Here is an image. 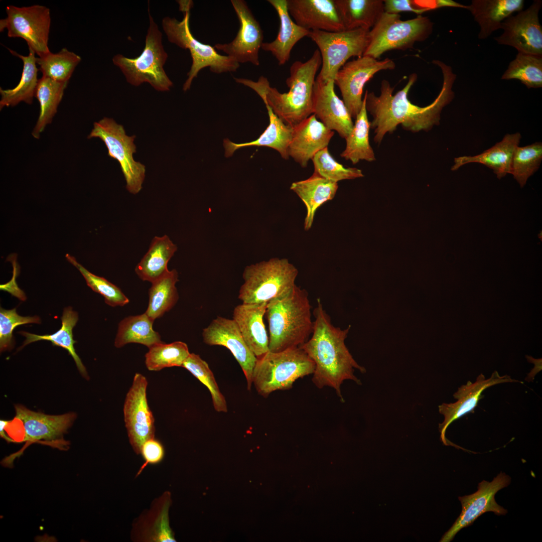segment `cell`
<instances>
[{
	"label": "cell",
	"instance_id": "cell-40",
	"mask_svg": "<svg viewBox=\"0 0 542 542\" xmlns=\"http://www.w3.org/2000/svg\"><path fill=\"white\" fill-rule=\"evenodd\" d=\"M81 60L80 56L64 48L58 53L50 52L37 57L36 61L42 77L59 82H69Z\"/></svg>",
	"mask_w": 542,
	"mask_h": 542
},
{
	"label": "cell",
	"instance_id": "cell-18",
	"mask_svg": "<svg viewBox=\"0 0 542 542\" xmlns=\"http://www.w3.org/2000/svg\"><path fill=\"white\" fill-rule=\"evenodd\" d=\"M519 381L511 378L508 375L500 376L497 371H494L490 377L486 379L483 374L478 376L474 382L467 381L465 385L459 387L453 394L457 401L453 403H443L439 406V413L444 418L443 422L439 424V430L440 439L446 446H457L446 438V432L449 425L466 414L471 412L477 406V403L482 397V392L493 385L506 382Z\"/></svg>",
	"mask_w": 542,
	"mask_h": 542
},
{
	"label": "cell",
	"instance_id": "cell-24",
	"mask_svg": "<svg viewBox=\"0 0 542 542\" xmlns=\"http://www.w3.org/2000/svg\"><path fill=\"white\" fill-rule=\"evenodd\" d=\"M15 408V419L23 424L25 432L23 441L58 439L66 432L76 418L73 413L49 415L32 411L20 404Z\"/></svg>",
	"mask_w": 542,
	"mask_h": 542
},
{
	"label": "cell",
	"instance_id": "cell-43",
	"mask_svg": "<svg viewBox=\"0 0 542 542\" xmlns=\"http://www.w3.org/2000/svg\"><path fill=\"white\" fill-rule=\"evenodd\" d=\"M183 367L191 372L210 392L214 409L218 412H227L225 398L221 392L215 377L207 363L199 355L190 353L183 364Z\"/></svg>",
	"mask_w": 542,
	"mask_h": 542
},
{
	"label": "cell",
	"instance_id": "cell-7",
	"mask_svg": "<svg viewBox=\"0 0 542 542\" xmlns=\"http://www.w3.org/2000/svg\"><path fill=\"white\" fill-rule=\"evenodd\" d=\"M148 13L149 27L142 53L133 58L117 54L112 62L129 84L138 86L146 82L157 91H167L173 85L164 68L168 54L162 44V34L150 13L149 7Z\"/></svg>",
	"mask_w": 542,
	"mask_h": 542
},
{
	"label": "cell",
	"instance_id": "cell-1",
	"mask_svg": "<svg viewBox=\"0 0 542 542\" xmlns=\"http://www.w3.org/2000/svg\"><path fill=\"white\" fill-rule=\"evenodd\" d=\"M432 63L438 66L443 74V85L436 98L430 104L424 107L412 103L409 99V92L417 79L415 73L410 75L408 83L401 90L393 94L394 87L383 80L381 82L380 94L366 93V108L372 117L370 127L374 129V141L379 145L386 133L394 131L401 125L408 131L414 132L429 131L440 123L443 109L453 99L452 90L456 75L452 67L445 63L434 60Z\"/></svg>",
	"mask_w": 542,
	"mask_h": 542
},
{
	"label": "cell",
	"instance_id": "cell-44",
	"mask_svg": "<svg viewBox=\"0 0 542 542\" xmlns=\"http://www.w3.org/2000/svg\"><path fill=\"white\" fill-rule=\"evenodd\" d=\"M65 256L68 261L80 272L87 286L94 292L102 295L107 305L112 307L123 306L129 303L127 297L117 286L105 279L90 273L73 256L69 254H66Z\"/></svg>",
	"mask_w": 542,
	"mask_h": 542
},
{
	"label": "cell",
	"instance_id": "cell-30",
	"mask_svg": "<svg viewBox=\"0 0 542 542\" xmlns=\"http://www.w3.org/2000/svg\"><path fill=\"white\" fill-rule=\"evenodd\" d=\"M269 123L265 130L256 140L245 143H234L228 139L223 140L225 156L231 157L238 149L250 146H264L277 151L286 160L289 158L288 150L291 142L293 127L285 123L268 105Z\"/></svg>",
	"mask_w": 542,
	"mask_h": 542
},
{
	"label": "cell",
	"instance_id": "cell-36",
	"mask_svg": "<svg viewBox=\"0 0 542 542\" xmlns=\"http://www.w3.org/2000/svg\"><path fill=\"white\" fill-rule=\"evenodd\" d=\"M154 321L145 313L124 318L119 323L114 340V346L120 348L127 344L134 343L148 348L163 342L160 334L153 328Z\"/></svg>",
	"mask_w": 542,
	"mask_h": 542
},
{
	"label": "cell",
	"instance_id": "cell-35",
	"mask_svg": "<svg viewBox=\"0 0 542 542\" xmlns=\"http://www.w3.org/2000/svg\"><path fill=\"white\" fill-rule=\"evenodd\" d=\"M366 93L363 98L361 108L355 118L353 128L345 139L346 147L340 154L346 160L353 164L360 160L372 162L375 160V154L369 141L370 122L369 121L366 108Z\"/></svg>",
	"mask_w": 542,
	"mask_h": 542
},
{
	"label": "cell",
	"instance_id": "cell-48",
	"mask_svg": "<svg viewBox=\"0 0 542 542\" xmlns=\"http://www.w3.org/2000/svg\"><path fill=\"white\" fill-rule=\"evenodd\" d=\"M384 12L396 14L402 12H412L419 15L426 11L420 8L416 1L412 0H385L383 1Z\"/></svg>",
	"mask_w": 542,
	"mask_h": 542
},
{
	"label": "cell",
	"instance_id": "cell-16",
	"mask_svg": "<svg viewBox=\"0 0 542 542\" xmlns=\"http://www.w3.org/2000/svg\"><path fill=\"white\" fill-rule=\"evenodd\" d=\"M541 6V1L535 0L526 10L505 19L501 25L503 33L494 39L518 52L542 55V27L538 18Z\"/></svg>",
	"mask_w": 542,
	"mask_h": 542
},
{
	"label": "cell",
	"instance_id": "cell-11",
	"mask_svg": "<svg viewBox=\"0 0 542 542\" xmlns=\"http://www.w3.org/2000/svg\"><path fill=\"white\" fill-rule=\"evenodd\" d=\"M93 138L101 139L107 149L108 156L118 162L127 191L133 194L138 193L142 188L146 168L133 158V154L136 152L133 143L136 136H127L122 125L112 118L104 117L94 123L87 138Z\"/></svg>",
	"mask_w": 542,
	"mask_h": 542
},
{
	"label": "cell",
	"instance_id": "cell-38",
	"mask_svg": "<svg viewBox=\"0 0 542 542\" xmlns=\"http://www.w3.org/2000/svg\"><path fill=\"white\" fill-rule=\"evenodd\" d=\"M178 281V272L173 269L152 283L145 313L153 321L170 311L177 302L179 295L176 284Z\"/></svg>",
	"mask_w": 542,
	"mask_h": 542
},
{
	"label": "cell",
	"instance_id": "cell-19",
	"mask_svg": "<svg viewBox=\"0 0 542 542\" xmlns=\"http://www.w3.org/2000/svg\"><path fill=\"white\" fill-rule=\"evenodd\" d=\"M202 337L207 345L223 346L230 351L241 367L247 389L250 390L257 358L247 345L234 320L217 317L203 330Z\"/></svg>",
	"mask_w": 542,
	"mask_h": 542
},
{
	"label": "cell",
	"instance_id": "cell-17",
	"mask_svg": "<svg viewBox=\"0 0 542 542\" xmlns=\"http://www.w3.org/2000/svg\"><path fill=\"white\" fill-rule=\"evenodd\" d=\"M231 3L239 21V31L232 41L216 44L214 48L223 51L239 64L249 62L258 66V53L263 43L262 30L245 1L231 0Z\"/></svg>",
	"mask_w": 542,
	"mask_h": 542
},
{
	"label": "cell",
	"instance_id": "cell-41",
	"mask_svg": "<svg viewBox=\"0 0 542 542\" xmlns=\"http://www.w3.org/2000/svg\"><path fill=\"white\" fill-rule=\"evenodd\" d=\"M187 345L181 341L166 344L164 342L149 348L145 364L150 371H159L173 366H182L190 354Z\"/></svg>",
	"mask_w": 542,
	"mask_h": 542
},
{
	"label": "cell",
	"instance_id": "cell-12",
	"mask_svg": "<svg viewBox=\"0 0 542 542\" xmlns=\"http://www.w3.org/2000/svg\"><path fill=\"white\" fill-rule=\"evenodd\" d=\"M6 11L7 17L0 20L1 32L7 29L9 37L24 39L38 57L50 52L48 40L51 15L48 8L39 5L22 7L10 5Z\"/></svg>",
	"mask_w": 542,
	"mask_h": 542
},
{
	"label": "cell",
	"instance_id": "cell-20",
	"mask_svg": "<svg viewBox=\"0 0 542 542\" xmlns=\"http://www.w3.org/2000/svg\"><path fill=\"white\" fill-rule=\"evenodd\" d=\"M334 81L316 77L313 95L312 112L328 128L346 139L351 132L352 117L343 100L336 95Z\"/></svg>",
	"mask_w": 542,
	"mask_h": 542
},
{
	"label": "cell",
	"instance_id": "cell-5",
	"mask_svg": "<svg viewBox=\"0 0 542 542\" xmlns=\"http://www.w3.org/2000/svg\"><path fill=\"white\" fill-rule=\"evenodd\" d=\"M178 2L180 11L184 13L182 20L166 17L162 20V25L168 41L181 48L188 49L191 56L192 63L183 86V90L190 89L193 79L203 68L209 67L211 72L217 74L236 71L240 66L236 61L228 56L219 54L214 47L199 41L191 33L189 20L193 2Z\"/></svg>",
	"mask_w": 542,
	"mask_h": 542
},
{
	"label": "cell",
	"instance_id": "cell-33",
	"mask_svg": "<svg viewBox=\"0 0 542 542\" xmlns=\"http://www.w3.org/2000/svg\"><path fill=\"white\" fill-rule=\"evenodd\" d=\"M177 250V245L168 235L155 236L148 251L136 266V274L143 281L152 283L169 270L168 262Z\"/></svg>",
	"mask_w": 542,
	"mask_h": 542
},
{
	"label": "cell",
	"instance_id": "cell-9",
	"mask_svg": "<svg viewBox=\"0 0 542 542\" xmlns=\"http://www.w3.org/2000/svg\"><path fill=\"white\" fill-rule=\"evenodd\" d=\"M433 23L422 15L406 21L396 14L384 12L369 31L368 44L363 56L377 59L385 52L412 48L432 34Z\"/></svg>",
	"mask_w": 542,
	"mask_h": 542
},
{
	"label": "cell",
	"instance_id": "cell-21",
	"mask_svg": "<svg viewBox=\"0 0 542 542\" xmlns=\"http://www.w3.org/2000/svg\"><path fill=\"white\" fill-rule=\"evenodd\" d=\"M287 3L294 21L307 30H345L334 0H287Z\"/></svg>",
	"mask_w": 542,
	"mask_h": 542
},
{
	"label": "cell",
	"instance_id": "cell-42",
	"mask_svg": "<svg viewBox=\"0 0 542 542\" xmlns=\"http://www.w3.org/2000/svg\"><path fill=\"white\" fill-rule=\"evenodd\" d=\"M542 160V144L536 142L515 149L511 165V174L521 188L539 169Z\"/></svg>",
	"mask_w": 542,
	"mask_h": 542
},
{
	"label": "cell",
	"instance_id": "cell-31",
	"mask_svg": "<svg viewBox=\"0 0 542 542\" xmlns=\"http://www.w3.org/2000/svg\"><path fill=\"white\" fill-rule=\"evenodd\" d=\"M345 30H370L384 13L382 0H334Z\"/></svg>",
	"mask_w": 542,
	"mask_h": 542
},
{
	"label": "cell",
	"instance_id": "cell-29",
	"mask_svg": "<svg viewBox=\"0 0 542 542\" xmlns=\"http://www.w3.org/2000/svg\"><path fill=\"white\" fill-rule=\"evenodd\" d=\"M338 188L337 183L328 180L315 172L309 178L292 184L290 189L300 197L306 207L305 230L311 228L316 210L324 203L334 198Z\"/></svg>",
	"mask_w": 542,
	"mask_h": 542
},
{
	"label": "cell",
	"instance_id": "cell-39",
	"mask_svg": "<svg viewBox=\"0 0 542 542\" xmlns=\"http://www.w3.org/2000/svg\"><path fill=\"white\" fill-rule=\"evenodd\" d=\"M501 79H517L528 88L542 87V55L518 52Z\"/></svg>",
	"mask_w": 542,
	"mask_h": 542
},
{
	"label": "cell",
	"instance_id": "cell-46",
	"mask_svg": "<svg viewBox=\"0 0 542 542\" xmlns=\"http://www.w3.org/2000/svg\"><path fill=\"white\" fill-rule=\"evenodd\" d=\"M41 319L37 316H22L16 309L0 310V349L1 351L11 350L14 345L13 335L14 329L18 326L30 323L40 324Z\"/></svg>",
	"mask_w": 542,
	"mask_h": 542
},
{
	"label": "cell",
	"instance_id": "cell-27",
	"mask_svg": "<svg viewBox=\"0 0 542 542\" xmlns=\"http://www.w3.org/2000/svg\"><path fill=\"white\" fill-rule=\"evenodd\" d=\"M524 4L523 0H472L467 10L479 26L478 38L486 39L501 29L502 22L522 10Z\"/></svg>",
	"mask_w": 542,
	"mask_h": 542
},
{
	"label": "cell",
	"instance_id": "cell-8",
	"mask_svg": "<svg viewBox=\"0 0 542 542\" xmlns=\"http://www.w3.org/2000/svg\"><path fill=\"white\" fill-rule=\"evenodd\" d=\"M298 275V269L286 258H272L247 265L238 299L242 303H267L291 291Z\"/></svg>",
	"mask_w": 542,
	"mask_h": 542
},
{
	"label": "cell",
	"instance_id": "cell-28",
	"mask_svg": "<svg viewBox=\"0 0 542 542\" xmlns=\"http://www.w3.org/2000/svg\"><path fill=\"white\" fill-rule=\"evenodd\" d=\"M520 139L521 134L519 132L506 134L501 141L479 155L455 158L451 170H457L469 163H479L492 169L498 179H500L507 174H510L513 154L518 147Z\"/></svg>",
	"mask_w": 542,
	"mask_h": 542
},
{
	"label": "cell",
	"instance_id": "cell-45",
	"mask_svg": "<svg viewBox=\"0 0 542 542\" xmlns=\"http://www.w3.org/2000/svg\"><path fill=\"white\" fill-rule=\"evenodd\" d=\"M312 161L314 167V172L336 183L363 176L361 170L356 168H346L337 162L329 152L328 148L318 152Z\"/></svg>",
	"mask_w": 542,
	"mask_h": 542
},
{
	"label": "cell",
	"instance_id": "cell-32",
	"mask_svg": "<svg viewBox=\"0 0 542 542\" xmlns=\"http://www.w3.org/2000/svg\"><path fill=\"white\" fill-rule=\"evenodd\" d=\"M8 49L12 54L22 60L23 69L20 82L16 86L9 89L0 88L1 110L5 107L15 106L22 101L31 104L33 98L35 97L39 81L37 77L38 69L37 67V57L34 51L29 48V55L23 56L14 50Z\"/></svg>",
	"mask_w": 542,
	"mask_h": 542
},
{
	"label": "cell",
	"instance_id": "cell-13",
	"mask_svg": "<svg viewBox=\"0 0 542 542\" xmlns=\"http://www.w3.org/2000/svg\"><path fill=\"white\" fill-rule=\"evenodd\" d=\"M394 62L389 58L378 61L367 56L346 62L336 73L334 84L339 87L352 118L355 119L363 103L362 93L365 84L378 72L393 70Z\"/></svg>",
	"mask_w": 542,
	"mask_h": 542
},
{
	"label": "cell",
	"instance_id": "cell-22",
	"mask_svg": "<svg viewBox=\"0 0 542 542\" xmlns=\"http://www.w3.org/2000/svg\"><path fill=\"white\" fill-rule=\"evenodd\" d=\"M334 134V131L328 128L312 114L293 127L288 156L305 168L318 152L327 148Z\"/></svg>",
	"mask_w": 542,
	"mask_h": 542
},
{
	"label": "cell",
	"instance_id": "cell-34",
	"mask_svg": "<svg viewBox=\"0 0 542 542\" xmlns=\"http://www.w3.org/2000/svg\"><path fill=\"white\" fill-rule=\"evenodd\" d=\"M78 319L77 312L74 311L71 307L69 306L64 308L61 317V327L55 333L42 335L24 331L19 332V333L26 338L20 349L36 341L41 340L51 341L53 345L62 347L66 350L73 358L80 373L85 378H88L86 369L77 354L74 346L76 341L73 339L72 330Z\"/></svg>",
	"mask_w": 542,
	"mask_h": 542
},
{
	"label": "cell",
	"instance_id": "cell-2",
	"mask_svg": "<svg viewBox=\"0 0 542 542\" xmlns=\"http://www.w3.org/2000/svg\"><path fill=\"white\" fill-rule=\"evenodd\" d=\"M313 314L315 320L312 336L300 347L315 364L312 381L316 386L319 388L330 387L343 400L341 386L344 381L351 380L361 384L354 374V370L366 372L354 360L345 343L351 326L344 329L335 327L320 298L317 299Z\"/></svg>",
	"mask_w": 542,
	"mask_h": 542
},
{
	"label": "cell",
	"instance_id": "cell-14",
	"mask_svg": "<svg viewBox=\"0 0 542 542\" xmlns=\"http://www.w3.org/2000/svg\"><path fill=\"white\" fill-rule=\"evenodd\" d=\"M148 381L136 373L125 397L123 417L129 443L133 451L141 454L143 444L155 438V420L147 398Z\"/></svg>",
	"mask_w": 542,
	"mask_h": 542
},
{
	"label": "cell",
	"instance_id": "cell-47",
	"mask_svg": "<svg viewBox=\"0 0 542 542\" xmlns=\"http://www.w3.org/2000/svg\"><path fill=\"white\" fill-rule=\"evenodd\" d=\"M141 454L145 460V463L138 474H139L148 464L154 465L160 463L164 459L165 450L161 443L153 438L144 442L141 448Z\"/></svg>",
	"mask_w": 542,
	"mask_h": 542
},
{
	"label": "cell",
	"instance_id": "cell-49",
	"mask_svg": "<svg viewBox=\"0 0 542 542\" xmlns=\"http://www.w3.org/2000/svg\"><path fill=\"white\" fill-rule=\"evenodd\" d=\"M317 488V486L316 485V483L313 484L310 487H309V488H308L309 489V491L310 493H313V492H314V491H315L316 490Z\"/></svg>",
	"mask_w": 542,
	"mask_h": 542
},
{
	"label": "cell",
	"instance_id": "cell-15",
	"mask_svg": "<svg viewBox=\"0 0 542 542\" xmlns=\"http://www.w3.org/2000/svg\"><path fill=\"white\" fill-rule=\"evenodd\" d=\"M510 482L511 478L501 472L492 481L483 480L479 483L476 492L459 497L462 505L461 513L440 541H451L461 529L472 525L485 512H493L497 515L506 514L507 510L497 503L495 495L499 490L509 485Z\"/></svg>",
	"mask_w": 542,
	"mask_h": 542
},
{
	"label": "cell",
	"instance_id": "cell-10",
	"mask_svg": "<svg viewBox=\"0 0 542 542\" xmlns=\"http://www.w3.org/2000/svg\"><path fill=\"white\" fill-rule=\"evenodd\" d=\"M369 31L363 29L311 31L308 37L318 47L322 59L321 69L317 76L325 81L334 80L350 58L362 56L368 44Z\"/></svg>",
	"mask_w": 542,
	"mask_h": 542
},
{
	"label": "cell",
	"instance_id": "cell-26",
	"mask_svg": "<svg viewBox=\"0 0 542 542\" xmlns=\"http://www.w3.org/2000/svg\"><path fill=\"white\" fill-rule=\"evenodd\" d=\"M267 2L278 13L280 28L276 38L271 42H263L261 48L270 52L279 64L283 65L290 59L294 46L304 37H308L310 31L299 26L292 20L288 11L287 0Z\"/></svg>",
	"mask_w": 542,
	"mask_h": 542
},
{
	"label": "cell",
	"instance_id": "cell-37",
	"mask_svg": "<svg viewBox=\"0 0 542 542\" xmlns=\"http://www.w3.org/2000/svg\"><path fill=\"white\" fill-rule=\"evenodd\" d=\"M68 83L44 77L39 79L35 97L39 102L40 111L32 133L35 139H39L47 125L52 122Z\"/></svg>",
	"mask_w": 542,
	"mask_h": 542
},
{
	"label": "cell",
	"instance_id": "cell-3",
	"mask_svg": "<svg viewBox=\"0 0 542 542\" xmlns=\"http://www.w3.org/2000/svg\"><path fill=\"white\" fill-rule=\"evenodd\" d=\"M321 64L318 49L307 61L294 62L286 81L289 89L285 93L272 87L267 79L262 76L256 82L246 78L234 79L255 91L265 105H268L285 123L293 127L313 114V88Z\"/></svg>",
	"mask_w": 542,
	"mask_h": 542
},
{
	"label": "cell",
	"instance_id": "cell-23",
	"mask_svg": "<svg viewBox=\"0 0 542 542\" xmlns=\"http://www.w3.org/2000/svg\"><path fill=\"white\" fill-rule=\"evenodd\" d=\"M170 495L165 492L156 499L151 508L143 513L133 525L131 537L135 541H176L169 525Z\"/></svg>",
	"mask_w": 542,
	"mask_h": 542
},
{
	"label": "cell",
	"instance_id": "cell-25",
	"mask_svg": "<svg viewBox=\"0 0 542 542\" xmlns=\"http://www.w3.org/2000/svg\"><path fill=\"white\" fill-rule=\"evenodd\" d=\"M267 303L236 306L233 318L247 345L259 358L269 351L268 336L263 322Z\"/></svg>",
	"mask_w": 542,
	"mask_h": 542
},
{
	"label": "cell",
	"instance_id": "cell-6",
	"mask_svg": "<svg viewBox=\"0 0 542 542\" xmlns=\"http://www.w3.org/2000/svg\"><path fill=\"white\" fill-rule=\"evenodd\" d=\"M315 364L300 347L279 352L268 351L257 358L252 373V383L263 397L278 390L292 387L299 378L313 374Z\"/></svg>",
	"mask_w": 542,
	"mask_h": 542
},
{
	"label": "cell",
	"instance_id": "cell-4",
	"mask_svg": "<svg viewBox=\"0 0 542 542\" xmlns=\"http://www.w3.org/2000/svg\"><path fill=\"white\" fill-rule=\"evenodd\" d=\"M265 314L271 352L300 347L313 332L314 322L308 292L296 285L287 294L268 302Z\"/></svg>",
	"mask_w": 542,
	"mask_h": 542
}]
</instances>
